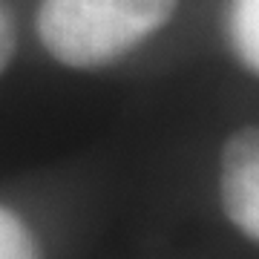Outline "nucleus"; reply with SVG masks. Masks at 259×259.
Instances as JSON below:
<instances>
[{"instance_id": "f257e3e1", "label": "nucleus", "mask_w": 259, "mask_h": 259, "mask_svg": "<svg viewBox=\"0 0 259 259\" xmlns=\"http://www.w3.org/2000/svg\"><path fill=\"white\" fill-rule=\"evenodd\" d=\"M176 6L179 0H44L37 37L55 61L95 69L158 32Z\"/></svg>"}, {"instance_id": "f03ea898", "label": "nucleus", "mask_w": 259, "mask_h": 259, "mask_svg": "<svg viewBox=\"0 0 259 259\" xmlns=\"http://www.w3.org/2000/svg\"><path fill=\"white\" fill-rule=\"evenodd\" d=\"M222 202L231 222L245 236H259V139L256 130H239L222 156Z\"/></svg>"}, {"instance_id": "7ed1b4c3", "label": "nucleus", "mask_w": 259, "mask_h": 259, "mask_svg": "<svg viewBox=\"0 0 259 259\" xmlns=\"http://www.w3.org/2000/svg\"><path fill=\"white\" fill-rule=\"evenodd\" d=\"M259 0H236L233 6V40L242 61L250 72L259 66V26H256Z\"/></svg>"}, {"instance_id": "20e7f679", "label": "nucleus", "mask_w": 259, "mask_h": 259, "mask_svg": "<svg viewBox=\"0 0 259 259\" xmlns=\"http://www.w3.org/2000/svg\"><path fill=\"white\" fill-rule=\"evenodd\" d=\"M0 259H40L29 228L6 207H0Z\"/></svg>"}, {"instance_id": "39448f33", "label": "nucleus", "mask_w": 259, "mask_h": 259, "mask_svg": "<svg viewBox=\"0 0 259 259\" xmlns=\"http://www.w3.org/2000/svg\"><path fill=\"white\" fill-rule=\"evenodd\" d=\"M15 55V18L6 0H0V72Z\"/></svg>"}]
</instances>
